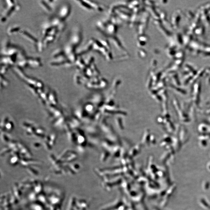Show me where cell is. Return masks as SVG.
I'll return each mask as SVG.
<instances>
[{
    "mask_svg": "<svg viewBox=\"0 0 210 210\" xmlns=\"http://www.w3.org/2000/svg\"><path fill=\"white\" fill-rule=\"evenodd\" d=\"M71 11L70 5L69 3L63 4L60 7L58 13V17L63 21L69 16Z\"/></svg>",
    "mask_w": 210,
    "mask_h": 210,
    "instance_id": "cell-1",
    "label": "cell"
},
{
    "mask_svg": "<svg viewBox=\"0 0 210 210\" xmlns=\"http://www.w3.org/2000/svg\"><path fill=\"white\" fill-rule=\"evenodd\" d=\"M81 37H82L80 31L78 30H74L71 34L69 43L76 48L80 42Z\"/></svg>",
    "mask_w": 210,
    "mask_h": 210,
    "instance_id": "cell-2",
    "label": "cell"
},
{
    "mask_svg": "<svg viewBox=\"0 0 210 210\" xmlns=\"http://www.w3.org/2000/svg\"><path fill=\"white\" fill-rule=\"evenodd\" d=\"M27 59L29 63V66L32 68H39L42 65L40 59L38 58L28 57Z\"/></svg>",
    "mask_w": 210,
    "mask_h": 210,
    "instance_id": "cell-3",
    "label": "cell"
},
{
    "mask_svg": "<svg viewBox=\"0 0 210 210\" xmlns=\"http://www.w3.org/2000/svg\"><path fill=\"white\" fill-rule=\"evenodd\" d=\"M51 56H52V58L53 59L66 56L64 53V50H62L61 48H58L55 50Z\"/></svg>",
    "mask_w": 210,
    "mask_h": 210,
    "instance_id": "cell-4",
    "label": "cell"
},
{
    "mask_svg": "<svg viewBox=\"0 0 210 210\" xmlns=\"http://www.w3.org/2000/svg\"><path fill=\"white\" fill-rule=\"evenodd\" d=\"M21 34L24 37H25V38L29 40L31 42H33V43H36L37 44V42H38V40H37L35 38L33 37V36L31 35L29 33H28L27 32L25 31L22 30L20 32Z\"/></svg>",
    "mask_w": 210,
    "mask_h": 210,
    "instance_id": "cell-5",
    "label": "cell"
},
{
    "mask_svg": "<svg viewBox=\"0 0 210 210\" xmlns=\"http://www.w3.org/2000/svg\"><path fill=\"white\" fill-rule=\"evenodd\" d=\"M56 36L51 35H48L42 39L45 47H46L50 43L53 42Z\"/></svg>",
    "mask_w": 210,
    "mask_h": 210,
    "instance_id": "cell-6",
    "label": "cell"
},
{
    "mask_svg": "<svg viewBox=\"0 0 210 210\" xmlns=\"http://www.w3.org/2000/svg\"><path fill=\"white\" fill-rule=\"evenodd\" d=\"M40 4L46 12H50L52 11V9L49 5L48 2H47L46 1H40Z\"/></svg>",
    "mask_w": 210,
    "mask_h": 210,
    "instance_id": "cell-7",
    "label": "cell"
},
{
    "mask_svg": "<svg viewBox=\"0 0 210 210\" xmlns=\"http://www.w3.org/2000/svg\"><path fill=\"white\" fill-rule=\"evenodd\" d=\"M20 30V27L17 26H13L9 28L7 30V33L9 35H12L13 34L19 32Z\"/></svg>",
    "mask_w": 210,
    "mask_h": 210,
    "instance_id": "cell-8",
    "label": "cell"
},
{
    "mask_svg": "<svg viewBox=\"0 0 210 210\" xmlns=\"http://www.w3.org/2000/svg\"><path fill=\"white\" fill-rule=\"evenodd\" d=\"M37 50L39 52H41L43 51L44 49L45 46L44 45L43 41L42 40L38 41L37 44Z\"/></svg>",
    "mask_w": 210,
    "mask_h": 210,
    "instance_id": "cell-9",
    "label": "cell"
},
{
    "mask_svg": "<svg viewBox=\"0 0 210 210\" xmlns=\"http://www.w3.org/2000/svg\"><path fill=\"white\" fill-rule=\"evenodd\" d=\"M10 67L7 65L1 64V74H5L7 72Z\"/></svg>",
    "mask_w": 210,
    "mask_h": 210,
    "instance_id": "cell-10",
    "label": "cell"
}]
</instances>
